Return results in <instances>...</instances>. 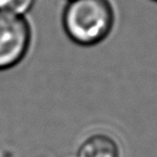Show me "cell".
I'll use <instances>...</instances> for the list:
<instances>
[{"label":"cell","mask_w":157,"mask_h":157,"mask_svg":"<svg viewBox=\"0 0 157 157\" xmlns=\"http://www.w3.org/2000/svg\"><path fill=\"white\" fill-rule=\"evenodd\" d=\"M62 28L72 43L92 47L113 32L115 10L109 0H68L62 12Z\"/></svg>","instance_id":"cell-1"},{"label":"cell","mask_w":157,"mask_h":157,"mask_svg":"<svg viewBox=\"0 0 157 157\" xmlns=\"http://www.w3.org/2000/svg\"><path fill=\"white\" fill-rule=\"evenodd\" d=\"M32 37V28L25 15L0 8V71L13 69L25 59Z\"/></svg>","instance_id":"cell-2"},{"label":"cell","mask_w":157,"mask_h":157,"mask_svg":"<svg viewBox=\"0 0 157 157\" xmlns=\"http://www.w3.org/2000/svg\"><path fill=\"white\" fill-rule=\"evenodd\" d=\"M78 157H121L116 140L105 133H96L83 141Z\"/></svg>","instance_id":"cell-3"},{"label":"cell","mask_w":157,"mask_h":157,"mask_svg":"<svg viewBox=\"0 0 157 157\" xmlns=\"http://www.w3.org/2000/svg\"><path fill=\"white\" fill-rule=\"evenodd\" d=\"M37 0H0V8L12 13L25 15L35 7Z\"/></svg>","instance_id":"cell-4"},{"label":"cell","mask_w":157,"mask_h":157,"mask_svg":"<svg viewBox=\"0 0 157 157\" xmlns=\"http://www.w3.org/2000/svg\"><path fill=\"white\" fill-rule=\"evenodd\" d=\"M153 1H155V2H157V0H153Z\"/></svg>","instance_id":"cell-5"}]
</instances>
